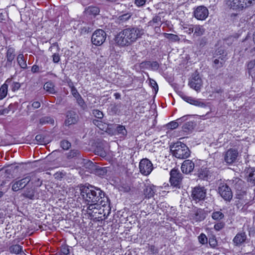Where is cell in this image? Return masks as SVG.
<instances>
[{"instance_id": "obj_1", "label": "cell", "mask_w": 255, "mask_h": 255, "mask_svg": "<svg viewBox=\"0 0 255 255\" xmlns=\"http://www.w3.org/2000/svg\"><path fill=\"white\" fill-rule=\"evenodd\" d=\"M81 195L88 205L95 204L108 200L105 194L92 186H85L81 189Z\"/></svg>"}, {"instance_id": "obj_2", "label": "cell", "mask_w": 255, "mask_h": 255, "mask_svg": "<svg viewBox=\"0 0 255 255\" xmlns=\"http://www.w3.org/2000/svg\"><path fill=\"white\" fill-rule=\"evenodd\" d=\"M110 206L108 199L95 204L88 205L87 211L91 217L96 220L105 219L109 215Z\"/></svg>"}, {"instance_id": "obj_3", "label": "cell", "mask_w": 255, "mask_h": 255, "mask_svg": "<svg viewBox=\"0 0 255 255\" xmlns=\"http://www.w3.org/2000/svg\"><path fill=\"white\" fill-rule=\"evenodd\" d=\"M141 33L140 30L137 28L126 29L117 35L115 41L119 46H129L140 36Z\"/></svg>"}, {"instance_id": "obj_4", "label": "cell", "mask_w": 255, "mask_h": 255, "mask_svg": "<svg viewBox=\"0 0 255 255\" xmlns=\"http://www.w3.org/2000/svg\"><path fill=\"white\" fill-rule=\"evenodd\" d=\"M170 150L173 156L179 159H186L191 154L188 147L180 142L173 143L170 147Z\"/></svg>"}, {"instance_id": "obj_5", "label": "cell", "mask_w": 255, "mask_h": 255, "mask_svg": "<svg viewBox=\"0 0 255 255\" xmlns=\"http://www.w3.org/2000/svg\"><path fill=\"white\" fill-rule=\"evenodd\" d=\"M227 53L225 49L220 48L214 52L212 58L213 66L216 69L222 67L227 60Z\"/></svg>"}, {"instance_id": "obj_6", "label": "cell", "mask_w": 255, "mask_h": 255, "mask_svg": "<svg viewBox=\"0 0 255 255\" xmlns=\"http://www.w3.org/2000/svg\"><path fill=\"white\" fill-rule=\"evenodd\" d=\"M255 2L254 1H229L226 3L231 9L242 10L254 5Z\"/></svg>"}, {"instance_id": "obj_7", "label": "cell", "mask_w": 255, "mask_h": 255, "mask_svg": "<svg viewBox=\"0 0 255 255\" xmlns=\"http://www.w3.org/2000/svg\"><path fill=\"white\" fill-rule=\"evenodd\" d=\"M106 38L105 33L102 30H98L94 32L92 36V43L95 46H101L105 42Z\"/></svg>"}, {"instance_id": "obj_8", "label": "cell", "mask_w": 255, "mask_h": 255, "mask_svg": "<svg viewBox=\"0 0 255 255\" xmlns=\"http://www.w3.org/2000/svg\"><path fill=\"white\" fill-rule=\"evenodd\" d=\"M189 86L196 91L200 90L202 86V81L198 73L195 72L189 79Z\"/></svg>"}, {"instance_id": "obj_9", "label": "cell", "mask_w": 255, "mask_h": 255, "mask_svg": "<svg viewBox=\"0 0 255 255\" xmlns=\"http://www.w3.org/2000/svg\"><path fill=\"white\" fill-rule=\"evenodd\" d=\"M139 167L141 172L145 175H150L153 170L151 162L148 159H142L140 162Z\"/></svg>"}, {"instance_id": "obj_10", "label": "cell", "mask_w": 255, "mask_h": 255, "mask_svg": "<svg viewBox=\"0 0 255 255\" xmlns=\"http://www.w3.org/2000/svg\"><path fill=\"white\" fill-rule=\"evenodd\" d=\"M206 190L200 186H198L195 188L192 191V196L194 199L200 201L203 200L206 197Z\"/></svg>"}, {"instance_id": "obj_11", "label": "cell", "mask_w": 255, "mask_h": 255, "mask_svg": "<svg viewBox=\"0 0 255 255\" xmlns=\"http://www.w3.org/2000/svg\"><path fill=\"white\" fill-rule=\"evenodd\" d=\"M183 179V176L177 170H173L170 173V181L172 185L177 186L180 185Z\"/></svg>"}, {"instance_id": "obj_12", "label": "cell", "mask_w": 255, "mask_h": 255, "mask_svg": "<svg viewBox=\"0 0 255 255\" xmlns=\"http://www.w3.org/2000/svg\"><path fill=\"white\" fill-rule=\"evenodd\" d=\"M208 9L205 7H198L194 11V16L199 20H204L208 17Z\"/></svg>"}, {"instance_id": "obj_13", "label": "cell", "mask_w": 255, "mask_h": 255, "mask_svg": "<svg viewBox=\"0 0 255 255\" xmlns=\"http://www.w3.org/2000/svg\"><path fill=\"white\" fill-rule=\"evenodd\" d=\"M219 193L225 200L230 201L232 198V193L228 186L226 184H222L219 187Z\"/></svg>"}, {"instance_id": "obj_14", "label": "cell", "mask_w": 255, "mask_h": 255, "mask_svg": "<svg viewBox=\"0 0 255 255\" xmlns=\"http://www.w3.org/2000/svg\"><path fill=\"white\" fill-rule=\"evenodd\" d=\"M78 120V117L75 112L72 111H70L67 113L66 118L65 125L66 126H70L71 125L75 124L77 123Z\"/></svg>"}, {"instance_id": "obj_15", "label": "cell", "mask_w": 255, "mask_h": 255, "mask_svg": "<svg viewBox=\"0 0 255 255\" xmlns=\"http://www.w3.org/2000/svg\"><path fill=\"white\" fill-rule=\"evenodd\" d=\"M30 177H27L26 178L20 180L15 183L12 186V190L14 191H17L25 188L30 180Z\"/></svg>"}, {"instance_id": "obj_16", "label": "cell", "mask_w": 255, "mask_h": 255, "mask_svg": "<svg viewBox=\"0 0 255 255\" xmlns=\"http://www.w3.org/2000/svg\"><path fill=\"white\" fill-rule=\"evenodd\" d=\"M238 153L236 150L231 149L229 150L225 156L226 162L228 164L233 163L238 156Z\"/></svg>"}, {"instance_id": "obj_17", "label": "cell", "mask_w": 255, "mask_h": 255, "mask_svg": "<svg viewBox=\"0 0 255 255\" xmlns=\"http://www.w3.org/2000/svg\"><path fill=\"white\" fill-rule=\"evenodd\" d=\"M194 165L192 162L191 161H186L183 163L181 166V170L183 173H189L193 170Z\"/></svg>"}, {"instance_id": "obj_18", "label": "cell", "mask_w": 255, "mask_h": 255, "mask_svg": "<svg viewBox=\"0 0 255 255\" xmlns=\"http://www.w3.org/2000/svg\"><path fill=\"white\" fill-rule=\"evenodd\" d=\"M71 91L74 97L77 100V102L78 103L79 105L81 107H82L83 109H86V105L85 104L84 101L82 99V98L81 97L80 95H79V93H78L77 90L76 89L74 86L71 87Z\"/></svg>"}, {"instance_id": "obj_19", "label": "cell", "mask_w": 255, "mask_h": 255, "mask_svg": "<svg viewBox=\"0 0 255 255\" xmlns=\"http://www.w3.org/2000/svg\"><path fill=\"white\" fill-rule=\"evenodd\" d=\"M93 124L97 126L98 128H99L100 129L102 130L103 131H104L105 132L108 133L110 134H111L112 133V130L109 127L108 125L107 124L102 122L99 121L98 120H93Z\"/></svg>"}, {"instance_id": "obj_20", "label": "cell", "mask_w": 255, "mask_h": 255, "mask_svg": "<svg viewBox=\"0 0 255 255\" xmlns=\"http://www.w3.org/2000/svg\"><path fill=\"white\" fill-rule=\"evenodd\" d=\"M246 239V234L244 233H241L237 235L235 237L233 240V241L235 244L240 245L244 242Z\"/></svg>"}, {"instance_id": "obj_21", "label": "cell", "mask_w": 255, "mask_h": 255, "mask_svg": "<svg viewBox=\"0 0 255 255\" xmlns=\"http://www.w3.org/2000/svg\"><path fill=\"white\" fill-rule=\"evenodd\" d=\"M141 66L154 70H158L159 67V64L156 62H145L142 63Z\"/></svg>"}, {"instance_id": "obj_22", "label": "cell", "mask_w": 255, "mask_h": 255, "mask_svg": "<svg viewBox=\"0 0 255 255\" xmlns=\"http://www.w3.org/2000/svg\"><path fill=\"white\" fill-rule=\"evenodd\" d=\"M43 88L46 91L49 92L50 93H55V92H56L55 89H54V86L52 82H46L44 84Z\"/></svg>"}, {"instance_id": "obj_23", "label": "cell", "mask_w": 255, "mask_h": 255, "mask_svg": "<svg viewBox=\"0 0 255 255\" xmlns=\"http://www.w3.org/2000/svg\"><path fill=\"white\" fill-rule=\"evenodd\" d=\"M8 93V86L7 84H4L2 85L1 88H0V100L3 99L6 97Z\"/></svg>"}, {"instance_id": "obj_24", "label": "cell", "mask_w": 255, "mask_h": 255, "mask_svg": "<svg viewBox=\"0 0 255 255\" xmlns=\"http://www.w3.org/2000/svg\"><path fill=\"white\" fill-rule=\"evenodd\" d=\"M17 62H18V63L21 67L22 68H25L27 67V64L25 62V58H24V55L22 54H20L18 55Z\"/></svg>"}, {"instance_id": "obj_25", "label": "cell", "mask_w": 255, "mask_h": 255, "mask_svg": "<svg viewBox=\"0 0 255 255\" xmlns=\"http://www.w3.org/2000/svg\"><path fill=\"white\" fill-rule=\"evenodd\" d=\"M87 13H88V14H93V15H97L100 12L99 9L97 7H90L86 9Z\"/></svg>"}, {"instance_id": "obj_26", "label": "cell", "mask_w": 255, "mask_h": 255, "mask_svg": "<svg viewBox=\"0 0 255 255\" xmlns=\"http://www.w3.org/2000/svg\"><path fill=\"white\" fill-rule=\"evenodd\" d=\"M40 124H54V120L52 118L49 117H45L40 120Z\"/></svg>"}, {"instance_id": "obj_27", "label": "cell", "mask_w": 255, "mask_h": 255, "mask_svg": "<svg viewBox=\"0 0 255 255\" xmlns=\"http://www.w3.org/2000/svg\"><path fill=\"white\" fill-rule=\"evenodd\" d=\"M247 177L248 180L250 182L254 183L255 179V170L254 169H250L247 172Z\"/></svg>"}, {"instance_id": "obj_28", "label": "cell", "mask_w": 255, "mask_h": 255, "mask_svg": "<svg viewBox=\"0 0 255 255\" xmlns=\"http://www.w3.org/2000/svg\"><path fill=\"white\" fill-rule=\"evenodd\" d=\"M15 56V51L14 48H10L9 49L8 51V59L9 62L13 61Z\"/></svg>"}, {"instance_id": "obj_29", "label": "cell", "mask_w": 255, "mask_h": 255, "mask_svg": "<svg viewBox=\"0 0 255 255\" xmlns=\"http://www.w3.org/2000/svg\"><path fill=\"white\" fill-rule=\"evenodd\" d=\"M9 250L11 251V252H12L13 253L17 254L21 253V251H22V248L19 245H14V246L11 247Z\"/></svg>"}, {"instance_id": "obj_30", "label": "cell", "mask_w": 255, "mask_h": 255, "mask_svg": "<svg viewBox=\"0 0 255 255\" xmlns=\"http://www.w3.org/2000/svg\"><path fill=\"white\" fill-rule=\"evenodd\" d=\"M60 146L64 150H67L71 147V144L67 141L63 140L60 143Z\"/></svg>"}, {"instance_id": "obj_31", "label": "cell", "mask_w": 255, "mask_h": 255, "mask_svg": "<svg viewBox=\"0 0 255 255\" xmlns=\"http://www.w3.org/2000/svg\"><path fill=\"white\" fill-rule=\"evenodd\" d=\"M212 218L215 220H219L224 217V215L221 212H215L212 214Z\"/></svg>"}, {"instance_id": "obj_32", "label": "cell", "mask_w": 255, "mask_h": 255, "mask_svg": "<svg viewBox=\"0 0 255 255\" xmlns=\"http://www.w3.org/2000/svg\"><path fill=\"white\" fill-rule=\"evenodd\" d=\"M164 35L166 38H169V40H170V41H178L180 40V38H178V36H177V35H171V34H167V33H164Z\"/></svg>"}, {"instance_id": "obj_33", "label": "cell", "mask_w": 255, "mask_h": 255, "mask_svg": "<svg viewBox=\"0 0 255 255\" xmlns=\"http://www.w3.org/2000/svg\"><path fill=\"white\" fill-rule=\"evenodd\" d=\"M199 241L202 244H206L207 243V238L203 234H201L199 237Z\"/></svg>"}, {"instance_id": "obj_34", "label": "cell", "mask_w": 255, "mask_h": 255, "mask_svg": "<svg viewBox=\"0 0 255 255\" xmlns=\"http://www.w3.org/2000/svg\"><path fill=\"white\" fill-rule=\"evenodd\" d=\"M117 131L119 133L122 134L124 135H126V134H127V131H126L124 127L123 126H118L117 127Z\"/></svg>"}, {"instance_id": "obj_35", "label": "cell", "mask_w": 255, "mask_h": 255, "mask_svg": "<svg viewBox=\"0 0 255 255\" xmlns=\"http://www.w3.org/2000/svg\"><path fill=\"white\" fill-rule=\"evenodd\" d=\"M93 115H94L96 117L100 119L102 118L103 117V116H104L103 114L101 111H100L99 110H94L93 111Z\"/></svg>"}, {"instance_id": "obj_36", "label": "cell", "mask_w": 255, "mask_h": 255, "mask_svg": "<svg viewBox=\"0 0 255 255\" xmlns=\"http://www.w3.org/2000/svg\"><path fill=\"white\" fill-rule=\"evenodd\" d=\"M209 244L210 245L211 247H215V246H217V242L216 239V238L215 237H211V238H210L209 240Z\"/></svg>"}, {"instance_id": "obj_37", "label": "cell", "mask_w": 255, "mask_h": 255, "mask_svg": "<svg viewBox=\"0 0 255 255\" xmlns=\"http://www.w3.org/2000/svg\"><path fill=\"white\" fill-rule=\"evenodd\" d=\"M131 14H124V15H123V16H122L120 17L119 19L120 20V21H125L128 20V19H130V17H131Z\"/></svg>"}, {"instance_id": "obj_38", "label": "cell", "mask_w": 255, "mask_h": 255, "mask_svg": "<svg viewBox=\"0 0 255 255\" xmlns=\"http://www.w3.org/2000/svg\"><path fill=\"white\" fill-rule=\"evenodd\" d=\"M224 226V224L222 222H221V223H218L215 224V225L214 226V228L216 230H220L223 228Z\"/></svg>"}, {"instance_id": "obj_39", "label": "cell", "mask_w": 255, "mask_h": 255, "mask_svg": "<svg viewBox=\"0 0 255 255\" xmlns=\"http://www.w3.org/2000/svg\"><path fill=\"white\" fill-rule=\"evenodd\" d=\"M53 60H54V62L55 63H57V62H58L59 60H60V57H59V56L57 54H54V55H53Z\"/></svg>"}, {"instance_id": "obj_40", "label": "cell", "mask_w": 255, "mask_h": 255, "mask_svg": "<svg viewBox=\"0 0 255 255\" xmlns=\"http://www.w3.org/2000/svg\"><path fill=\"white\" fill-rule=\"evenodd\" d=\"M135 3L138 6H142L146 3V1H141V0H137L135 1Z\"/></svg>"}, {"instance_id": "obj_41", "label": "cell", "mask_w": 255, "mask_h": 255, "mask_svg": "<svg viewBox=\"0 0 255 255\" xmlns=\"http://www.w3.org/2000/svg\"><path fill=\"white\" fill-rule=\"evenodd\" d=\"M151 85H152L153 87L155 89V90H156V92L158 91V85H157L156 83V81H154V80H153V79H151Z\"/></svg>"}, {"instance_id": "obj_42", "label": "cell", "mask_w": 255, "mask_h": 255, "mask_svg": "<svg viewBox=\"0 0 255 255\" xmlns=\"http://www.w3.org/2000/svg\"><path fill=\"white\" fill-rule=\"evenodd\" d=\"M44 139V136L43 135H36V137H35V140L38 141V142H42V141H43Z\"/></svg>"}, {"instance_id": "obj_43", "label": "cell", "mask_w": 255, "mask_h": 255, "mask_svg": "<svg viewBox=\"0 0 255 255\" xmlns=\"http://www.w3.org/2000/svg\"><path fill=\"white\" fill-rule=\"evenodd\" d=\"M32 106H33V107L34 108L38 109V108H39L41 107V103H40V102H38V101H36V102H35L33 103V104Z\"/></svg>"}, {"instance_id": "obj_44", "label": "cell", "mask_w": 255, "mask_h": 255, "mask_svg": "<svg viewBox=\"0 0 255 255\" xmlns=\"http://www.w3.org/2000/svg\"><path fill=\"white\" fill-rule=\"evenodd\" d=\"M20 84L18 83H15L13 85L12 89H13L14 91L16 90H17L20 88Z\"/></svg>"}, {"instance_id": "obj_45", "label": "cell", "mask_w": 255, "mask_h": 255, "mask_svg": "<svg viewBox=\"0 0 255 255\" xmlns=\"http://www.w3.org/2000/svg\"><path fill=\"white\" fill-rule=\"evenodd\" d=\"M177 126H178V124H177V123H172V124H170L169 125V129H173L176 128Z\"/></svg>"}, {"instance_id": "obj_46", "label": "cell", "mask_w": 255, "mask_h": 255, "mask_svg": "<svg viewBox=\"0 0 255 255\" xmlns=\"http://www.w3.org/2000/svg\"><path fill=\"white\" fill-rule=\"evenodd\" d=\"M38 70H39V68H38V66H37L36 65H33V66L32 67V71L33 72H38Z\"/></svg>"}, {"instance_id": "obj_47", "label": "cell", "mask_w": 255, "mask_h": 255, "mask_svg": "<svg viewBox=\"0 0 255 255\" xmlns=\"http://www.w3.org/2000/svg\"><path fill=\"white\" fill-rule=\"evenodd\" d=\"M185 100L188 101V102L191 103H192V102H193V101L191 100H189L188 99H185ZM193 102L195 103V104H194L195 105H197V104H198V105H200V104H201L200 103L197 102H196V101H193Z\"/></svg>"}, {"instance_id": "obj_48", "label": "cell", "mask_w": 255, "mask_h": 255, "mask_svg": "<svg viewBox=\"0 0 255 255\" xmlns=\"http://www.w3.org/2000/svg\"><path fill=\"white\" fill-rule=\"evenodd\" d=\"M3 195V193L2 192H0V198L2 197Z\"/></svg>"}]
</instances>
